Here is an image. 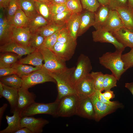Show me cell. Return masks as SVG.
Returning <instances> with one entry per match:
<instances>
[{"mask_svg": "<svg viewBox=\"0 0 133 133\" xmlns=\"http://www.w3.org/2000/svg\"><path fill=\"white\" fill-rule=\"evenodd\" d=\"M128 5L133 8V0H128Z\"/></svg>", "mask_w": 133, "mask_h": 133, "instance_id": "56", "label": "cell"}, {"mask_svg": "<svg viewBox=\"0 0 133 133\" xmlns=\"http://www.w3.org/2000/svg\"><path fill=\"white\" fill-rule=\"evenodd\" d=\"M123 51L116 50L114 52H106L99 58L100 63L110 70L118 81L126 71L124 68V64L121 58Z\"/></svg>", "mask_w": 133, "mask_h": 133, "instance_id": "2", "label": "cell"}, {"mask_svg": "<svg viewBox=\"0 0 133 133\" xmlns=\"http://www.w3.org/2000/svg\"><path fill=\"white\" fill-rule=\"evenodd\" d=\"M20 8L30 19L37 15V11L34 0H17Z\"/></svg>", "mask_w": 133, "mask_h": 133, "instance_id": "29", "label": "cell"}, {"mask_svg": "<svg viewBox=\"0 0 133 133\" xmlns=\"http://www.w3.org/2000/svg\"><path fill=\"white\" fill-rule=\"evenodd\" d=\"M14 74H16V71L13 67L0 68V77Z\"/></svg>", "mask_w": 133, "mask_h": 133, "instance_id": "48", "label": "cell"}, {"mask_svg": "<svg viewBox=\"0 0 133 133\" xmlns=\"http://www.w3.org/2000/svg\"><path fill=\"white\" fill-rule=\"evenodd\" d=\"M67 0H51V2L52 4H65Z\"/></svg>", "mask_w": 133, "mask_h": 133, "instance_id": "54", "label": "cell"}, {"mask_svg": "<svg viewBox=\"0 0 133 133\" xmlns=\"http://www.w3.org/2000/svg\"><path fill=\"white\" fill-rule=\"evenodd\" d=\"M75 67L67 68L59 73L49 72L57 84L58 94L56 100L59 101L67 95L76 94L74 87L71 81V76Z\"/></svg>", "mask_w": 133, "mask_h": 133, "instance_id": "1", "label": "cell"}, {"mask_svg": "<svg viewBox=\"0 0 133 133\" xmlns=\"http://www.w3.org/2000/svg\"><path fill=\"white\" fill-rule=\"evenodd\" d=\"M20 8L17 0H10L7 6L4 9L7 19L10 22L17 10Z\"/></svg>", "mask_w": 133, "mask_h": 133, "instance_id": "36", "label": "cell"}, {"mask_svg": "<svg viewBox=\"0 0 133 133\" xmlns=\"http://www.w3.org/2000/svg\"><path fill=\"white\" fill-rule=\"evenodd\" d=\"M10 0H0V8H5L8 5Z\"/></svg>", "mask_w": 133, "mask_h": 133, "instance_id": "52", "label": "cell"}, {"mask_svg": "<svg viewBox=\"0 0 133 133\" xmlns=\"http://www.w3.org/2000/svg\"><path fill=\"white\" fill-rule=\"evenodd\" d=\"M83 9L95 12L100 5L97 0H80Z\"/></svg>", "mask_w": 133, "mask_h": 133, "instance_id": "40", "label": "cell"}, {"mask_svg": "<svg viewBox=\"0 0 133 133\" xmlns=\"http://www.w3.org/2000/svg\"><path fill=\"white\" fill-rule=\"evenodd\" d=\"M35 51L30 47H25L13 41L0 46L1 52L13 53L17 54L20 58L22 56L27 55Z\"/></svg>", "mask_w": 133, "mask_h": 133, "instance_id": "16", "label": "cell"}, {"mask_svg": "<svg viewBox=\"0 0 133 133\" xmlns=\"http://www.w3.org/2000/svg\"><path fill=\"white\" fill-rule=\"evenodd\" d=\"M58 101L44 103L34 102L22 111L21 117L31 116L39 114H47L56 117Z\"/></svg>", "mask_w": 133, "mask_h": 133, "instance_id": "4", "label": "cell"}, {"mask_svg": "<svg viewBox=\"0 0 133 133\" xmlns=\"http://www.w3.org/2000/svg\"><path fill=\"white\" fill-rule=\"evenodd\" d=\"M108 5H100L94 13L95 20L93 26L97 29L102 28L106 22L112 11Z\"/></svg>", "mask_w": 133, "mask_h": 133, "instance_id": "23", "label": "cell"}, {"mask_svg": "<svg viewBox=\"0 0 133 133\" xmlns=\"http://www.w3.org/2000/svg\"><path fill=\"white\" fill-rule=\"evenodd\" d=\"M65 4L68 10L72 14L82 12L83 9L80 0H67Z\"/></svg>", "mask_w": 133, "mask_h": 133, "instance_id": "38", "label": "cell"}, {"mask_svg": "<svg viewBox=\"0 0 133 133\" xmlns=\"http://www.w3.org/2000/svg\"><path fill=\"white\" fill-rule=\"evenodd\" d=\"M121 58L124 64V68L126 70L133 67V48L128 52L122 54Z\"/></svg>", "mask_w": 133, "mask_h": 133, "instance_id": "43", "label": "cell"}, {"mask_svg": "<svg viewBox=\"0 0 133 133\" xmlns=\"http://www.w3.org/2000/svg\"><path fill=\"white\" fill-rule=\"evenodd\" d=\"M72 14L68 10L53 16L52 21L60 24H66Z\"/></svg>", "mask_w": 133, "mask_h": 133, "instance_id": "37", "label": "cell"}, {"mask_svg": "<svg viewBox=\"0 0 133 133\" xmlns=\"http://www.w3.org/2000/svg\"><path fill=\"white\" fill-rule=\"evenodd\" d=\"M99 100L104 103L114 106H120L119 103L117 101H111L106 99L103 96L102 92L96 90Z\"/></svg>", "mask_w": 133, "mask_h": 133, "instance_id": "46", "label": "cell"}, {"mask_svg": "<svg viewBox=\"0 0 133 133\" xmlns=\"http://www.w3.org/2000/svg\"><path fill=\"white\" fill-rule=\"evenodd\" d=\"M49 22L42 15L38 14L30 19L27 27L29 28L31 33H33L36 32Z\"/></svg>", "mask_w": 133, "mask_h": 133, "instance_id": "31", "label": "cell"}, {"mask_svg": "<svg viewBox=\"0 0 133 133\" xmlns=\"http://www.w3.org/2000/svg\"><path fill=\"white\" fill-rule=\"evenodd\" d=\"M14 26L7 19L3 8H0V46L13 41Z\"/></svg>", "mask_w": 133, "mask_h": 133, "instance_id": "12", "label": "cell"}, {"mask_svg": "<svg viewBox=\"0 0 133 133\" xmlns=\"http://www.w3.org/2000/svg\"><path fill=\"white\" fill-rule=\"evenodd\" d=\"M124 27L133 32V8L129 5L116 8Z\"/></svg>", "mask_w": 133, "mask_h": 133, "instance_id": "21", "label": "cell"}, {"mask_svg": "<svg viewBox=\"0 0 133 133\" xmlns=\"http://www.w3.org/2000/svg\"><path fill=\"white\" fill-rule=\"evenodd\" d=\"M100 5H108V0H97Z\"/></svg>", "mask_w": 133, "mask_h": 133, "instance_id": "55", "label": "cell"}, {"mask_svg": "<svg viewBox=\"0 0 133 133\" xmlns=\"http://www.w3.org/2000/svg\"><path fill=\"white\" fill-rule=\"evenodd\" d=\"M81 13L72 14L66 24V27L70 36L75 39L76 40L78 37L77 35L79 27Z\"/></svg>", "mask_w": 133, "mask_h": 133, "instance_id": "27", "label": "cell"}, {"mask_svg": "<svg viewBox=\"0 0 133 133\" xmlns=\"http://www.w3.org/2000/svg\"><path fill=\"white\" fill-rule=\"evenodd\" d=\"M59 31L45 37L42 48H47L52 50L54 45L57 42Z\"/></svg>", "mask_w": 133, "mask_h": 133, "instance_id": "42", "label": "cell"}, {"mask_svg": "<svg viewBox=\"0 0 133 133\" xmlns=\"http://www.w3.org/2000/svg\"><path fill=\"white\" fill-rule=\"evenodd\" d=\"M15 133H32V132L28 128L24 127L21 128Z\"/></svg>", "mask_w": 133, "mask_h": 133, "instance_id": "51", "label": "cell"}, {"mask_svg": "<svg viewBox=\"0 0 133 133\" xmlns=\"http://www.w3.org/2000/svg\"><path fill=\"white\" fill-rule=\"evenodd\" d=\"M123 27V24L117 11L112 10L102 28L113 33L118 31Z\"/></svg>", "mask_w": 133, "mask_h": 133, "instance_id": "19", "label": "cell"}, {"mask_svg": "<svg viewBox=\"0 0 133 133\" xmlns=\"http://www.w3.org/2000/svg\"><path fill=\"white\" fill-rule=\"evenodd\" d=\"M8 106V105L6 103L4 104L0 108V125L1 124V121L4 112Z\"/></svg>", "mask_w": 133, "mask_h": 133, "instance_id": "50", "label": "cell"}, {"mask_svg": "<svg viewBox=\"0 0 133 133\" xmlns=\"http://www.w3.org/2000/svg\"><path fill=\"white\" fill-rule=\"evenodd\" d=\"M102 94L106 99L110 100L115 97V95L113 91L111 90L105 91Z\"/></svg>", "mask_w": 133, "mask_h": 133, "instance_id": "49", "label": "cell"}, {"mask_svg": "<svg viewBox=\"0 0 133 133\" xmlns=\"http://www.w3.org/2000/svg\"><path fill=\"white\" fill-rule=\"evenodd\" d=\"M2 84L3 90L0 94V98L3 97L8 101L10 106L11 112L13 113L17 109L18 96V89Z\"/></svg>", "mask_w": 133, "mask_h": 133, "instance_id": "18", "label": "cell"}, {"mask_svg": "<svg viewBox=\"0 0 133 133\" xmlns=\"http://www.w3.org/2000/svg\"><path fill=\"white\" fill-rule=\"evenodd\" d=\"M18 98L16 110L21 114V112L35 102L36 98L33 92L28 89L21 87L18 89Z\"/></svg>", "mask_w": 133, "mask_h": 133, "instance_id": "15", "label": "cell"}, {"mask_svg": "<svg viewBox=\"0 0 133 133\" xmlns=\"http://www.w3.org/2000/svg\"><path fill=\"white\" fill-rule=\"evenodd\" d=\"M74 89L79 99L90 97L94 94L96 90L90 73L80 80L75 85Z\"/></svg>", "mask_w": 133, "mask_h": 133, "instance_id": "8", "label": "cell"}, {"mask_svg": "<svg viewBox=\"0 0 133 133\" xmlns=\"http://www.w3.org/2000/svg\"><path fill=\"white\" fill-rule=\"evenodd\" d=\"M67 10L66 4H53L52 12L53 16Z\"/></svg>", "mask_w": 133, "mask_h": 133, "instance_id": "47", "label": "cell"}, {"mask_svg": "<svg viewBox=\"0 0 133 133\" xmlns=\"http://www.w3.org/2000/svg\"><path fill=\"white\" fill-rule=\"evenodd\" d=\"M0 80L3 84L17 89L22 86V78L16 74L0 77Z\"/></svg>", "mask_w": 133, "mask_h": 133, "instance_id": "33", "label": "cell"}, {"mask_svg": "<svg viewBox=\"0 0 133 133\" xmlns=\"http://www.w3.org/2000/svg\"><path fill=\"white\" fill-rule=\"evenodd\" d=\"M31 34L28 27H17L14 26L13 41L25 47H30L29 45Z\"/></svg>", "mask_w": 133, "mask_h": 133, "instance_id": "17", "label": "cell"}, {"mask_svg": "<svg viewBox=\"0 0 133 133\" xmlns=\"http://www.w3.org/2000/svg\"><path fill=\"white\" fill-rule=\"evenodd\" d=\"M92 69L89 57L83 54H81L78 57L76 66L71 77V82L74 87L80 80L90 73Z\"/></svg>", "mask_w": 133, "mask_h": 133, "instance_id": "7", "label": "cell"}, {"mask_svg": "<svg viewBox=\"0 0 133 133\" xmlns=\"http://www.w3.org/2000/svg\"><path fill=\"white\" fill-rule=\"evenodd\" d=\"M12 67L16 69V74L21 78L24 76H27L33 72L42 68V67H33L26 64H19L17 62Z\"/></svg>", "mask_w": 133, "mask_h": 133, "instance_id": "34", "label": "cell"}, {"mask_svg": "<svg viewBox=\"0 0 133 133\" xmlns=\"http://www.w3.org/2000/svg\"><path fill=\"white\" fill-rule=\"evenodd\" d=\"M90 74L93 78L96 90L101 92L104 90L103 82L104 74L101 72H92Z\"/></svg>", "mask_w": 133, "mask_h": 133, "instance_id": "41", "label": "cell"}, {"mask_svg": "<svg viewBox=\"0 0 133 133\" xmlns=\"http://www.w3.org/2000/svg\"><path fill=\"white\" fill-rule=\"evenodd\" d=\"M89 97L94 108V119L97 121H99L106 116L113 112L120 106L111 105L101 102L98 99L97 91Z\"/></svg>", "mask_w": 133, "mask_h": 133, "instance_id": "10", "label": "cell"}, {"mask_svg": "<svg viewBox=\"0 0 133 133\" xmlns=\"http://www.w3.org/2000/svg\"><path fill=\"white\" fill-rule=\"evenodd\" d=\"M77 45L76 40L74 39L65 43L57 42L52 51L60 58L66 62L73 56Z\"/></svg>", "mask_w": 133, "mask_h": 133, "instance_id": "9", "label": "cell"}, {"mask_svg": "<svg viewBox=\"0 0 133 133\" xmlns=\"http://www.w3.org/2000/svg\"><path fill=\"white\" fill-rule=\"evenodd\" d=\"M95 14L93 13L85 10L81 13L79 28L77 37L81 36L92 26L95 22Z\"/></svg>", "mask_w": 133, "mask_h": 133, "instance_id": "20", "label": "cell"}, {"mask_svg": "<svg viewBox=\"0 0 133 133\" xmlns=\"http://www.w3.org/2000/svg\"><path fill=\"white\" fill-rule=\"evenodd\" d=\"M125 86L129 90L133 95V82L126 83Z\"/></svg>", "mask_w": 133, "mask_h": 133, "instance_id": "53", "label": "cell"}, {"mask_svg": "<svg viewBox=\"0 0 133 133\" xmlns=\"http://www.w3.org/2000/svg\"><path fill=\"white\" fill-rule=\"evenodd\" d=\"M108 5L112 10L128 5V0H108Z\"/></svg>", "mask_w": 133, "mask_h": 133, "instance_id": "45", "label": "cell"}, {"mask_svg": "<svg viewBox=\"0 0 133 133\" xmlns=\"http://www.w3.org/2000/svg\"><path fill=\"white\" fill-rule=\"evenodd\" d=\"M73 39H74L70 36L68 30L66 27L62 28L59 31L57 42L65 43Z\"/></svg>", "mask_w": 133, "mask_h": 133, "instance_id": "44", "label": "cell"}, {"mask_svg": "<svg viewBox=\"0 0 133 133\" xmlns=\"http://www.w3.org/2000/svg\"><path fill=\"white\" fill-rule=\"evenodd\" d=\"M39 50L44 62L42 67L50 73H59L67 68L65 62L58 57L50 49L42 48Z\"/></svg>", "mask_w": 133, "mask_h": 133, "instance_id": "3", "label": "cell"}, {"mask_svg": "<svg viewBox=\"0 0 133 133\" xmlns=\"http://www.w3.org/2000/svg\"><path fill=\"white\" fill-rule=\"evenodd\" d=\"M20 58L17 54L13 53L1 52L0 55V68L12 67Z\"/></svg>", "mask_w": 133, "mask_h": 133, "instance_id": "28", "label": "cell"}, {"mask_svg": "<svg viewBox=\"0 0 133 133\" xmlns=\"http://www.w3.org/2000/svg\"><path fill=\"white\" fill-rule=\"evenodd\" d=\"M13 114V115L11 116H6L8 126L6 128L0 131V133H15L21 128L20 113L16 110Z\"/></svg>", "mask_w": 133, "mask_h": 133, "instance_id": "22", "label": "cell"}, {"mask_svg": "<svg viewBox=\"0 0 133 133\" xmlns=\"http://www.w3.org/2000/svg\"><path fill=\"white\" fill-rule=\"evenodd\" d=\"M22 87L28 89L36 85L46 82L56 83L55 80L51 76L48 71L42 68L30 74L21 78Z\"/></svg>", "mask_w": 133, "mask_h": 133, "instance_id": "6", "label": "cell"}, {"mask_svg": "<svg viewBox=\"0 0 133 133\" xmlns=\"http://www.w3.org/2000/svg\"><path fill=\"white\" fill-rule=\"evenodd\" d=\"M30 19L20 8L18 9L9 22L12 25L17 27H27Z\"/></svg>", "mask_w": 133, "mask_h": 133, "instance_id": "30", "label": "cell"}, {"mask_svg": "<svg viewBox=\"0 0 133 133\" xmlns=\"http://www.w3.org/2000/svg\"><path fill=\"white\" fill-rule=\"evenodd\" d=\"M43 61V57L41 53L39 50H37L27 55L26 57L20 59L17 63L42 67Z\"/></svg>", "mask_w": 133, "mask_h": 133, "instance_id": "25", "label": "cell"}, {"mask_svg": "<svg viewBox=\"0 0 133 133\" xmlns=\"http://www.w3.org/2000/svg\"><path fill=\"white\" fill-rule=\"evenodd\" d=\"M92 36L94 41L111 43L114 46L116 50L123 51L126 47L117 41L111 32L101 28L93 32Z\"/></svg>", "mask_w": 133, "mask_h": 133, "instance_id": "11", "label": "cell"}, {"mask_svg": "<svg viewBox=\"0 0 133 133\" xmlns=\"http://www.w3.org/2000/svg\"><path fill=\"white\" fill-rule=\"evenodd\" d=\"M112 33L117 41L126 47L133 48V32L123 27Z\"/></svg>", "mask_w": 133, "mask_h": 133, "instance_id": "24", "label": "cell"}, {"mask_svg": "<svg viewBox=\"0 0 133 133\" xmlns=\"http://www.w3.org/2000/svg\"><path fill=\"white\" fill-rule=\"evenodd\" d=\"M45 37L38 32L31 33L29 46L34 50L42 48Z\"/></svg>", "mask_w": 133, "mask_h": 133, "instance_id": "35", "label": "cell"}, {"mask_svg": "<svg viewBox=\"0 0 133 133\" xmlns=\"http://www.w3.org/2000/svg\"><path fill=\"white\" fill-rule=\"evenodd\" d=\"M58 101L56 117H69L76 115L78 98L76 94L65 96Z\"/></svg>", "mask_w": 133, "mask_h": 133, "instance_id": "5", "label": "cell"}, {"mask_svg": "<svg viewBox=\"0 0 133 133\" xmlns=\"http://www.w3.org/2000/svg\"><path fill=\"white\" fill-rule=\"evenodd\" d=\"M35 2L38 14L49 21H51L53 15L52 12L53 4L51 2L49 1H35Z\"/></svg>", "mask_w": 133, "mask_h": 133, "instance_id": "26", "label": "cell"}, {"mask_svg": "<svg viewBox=\"0 0 133 133\" xmlns=\"http://www.w3.org/2000/svg\"><path fill=\"white\" fill-rule=\"evenodd\" d=\"M35 1H49L51 2V0H34Z\"/></svg>", "mask_w": 133, "mask_h": 133, "instance_id": "57", "label": "cell"}, {"mask_svg": "<svg viewBox=\"0 0 133 133\" xmlns=\"http://www.w3.org/2000/svg\"><path fill=\"white\" fill-rule=\"evenodd\" d=\"M49 122L48 120L42 118L24 116L21 117V127H26L32 133H41L43 131L44 127Z\"/></svg>", "mask_w": 133, "mask_h": 133, "instance_id": "13", "label": "cell"}, {"mask_svg": "<svg viewBox=\"0 0 133 133\" xmlns=\"http://www.w3.org/2000/svg\"><path fill=\"white\" fill-rule=\"evenodd\" d=\"M66 24H60L51 21L40 28L37 32L46 37L66 27Z\"/></svg>", "mask_w": 133, "mask_h": 133, "instance_id": "32", "label": "cell"}, {"mask_svg": "<svg viewBox=\"0 0 133 133\" xmlns=\"http://www.w3.org/2000/svg\"><path fill=\"white\" fill-rule=\"evenodd\" d=\"M117 80L113 74H105L104 75L103 82V90L105 91L110 90L116 86Z\"/></svg>", "mask_w": 133, "mask_h": 133, "instance_id": "39", "label": "cell"}, {"mask_svg": "<svg viewBox=\"0 0 133 133\" xmlns=\"http://www.w3.org/2000/svg\"><path fill=\"white\" fill-rule=\"evenodd\" d=\"M76 115L87 119H94V108L89 97L78 98Z\"/></svg>", "mask_w": 133, "mask_h": 133, "instance_id": "14", "label": "cell"}]
</instances>
